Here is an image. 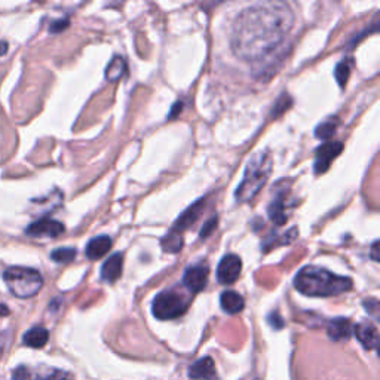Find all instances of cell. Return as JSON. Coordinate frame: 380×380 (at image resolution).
<instances>
[{"label":"cell","instance_id":"34","mask_svg":"<svg viewBox=\"0 0 380 380\" xmlns=\"http://www.w3.org/2000/svg\"><path fill=\"white\" fill-rule=\"evenodd\" d=\"M2 350H4V343H0V354H2Z\"/></svg>","mask_w":380,"mask_h":380},{"label":"cell","instance_id":"3","mask_svg":"<svg viewBox=\"0 0 380 380\" xmlns=\"http://www.w3.org/2000/svg\"><path fill=\"white\" fill-rule=\"evenodd\" d=\"M272 174V157L266 152L252 155L247 164L244 180L238 186L235 196L238 202H251Z\"/></svg>","mask_w":380,"mask_h":380},{"label":"cell","instance_id":"22","mask_svg":"<svg viewBox=\"0 0 380 380\" xmlns=\"http://www.w3.org/2000/svg\"><path fill=\"white\" fill-rule=\"evenodd\" d=\"M76 257L74 248H57L51 252V259L57 263H70Z\"/></svg>","mask_w":380,"mask_h":380},{"label":"cell","instance_id":"7","mask_svg":"<svg viewBox=\"0 0 380 380\" xmlns=\"http://www.w3.org/2000/svg\"><path fill=\"white\" fill-rule=\"evenodd\" d=\"M241 271H242L241 259L236 255H228L218 263L217 279L223 285H232L238 278H240Z\"/></svg>","mask_w":380,"mask_h":380},{"label":"cell","instance_id":"31","mask_svg":"<svg viewBox=\"0 0 380 380\" xmlns=\"http://www.w3.org/2000/svg\"><path fill=\"white\" fill-rule=\"evenodd\" d=\"M371 257H373V260L374 262H379V242L376 241L374 244H373V247H371Z\"/></svg>","mask_w":380,"mask_h":380},{"label":"cell","instance_id":"8","mask_svg":"<svg viewBox=\"0 0 380 380\" xmlns=\"http://www.w3.org/2000/svg\"><path fill=\"white\" fill-rule=\"evenodd\" d=\"M208 276H210V269L207 264L203 263L194 264L186 269L183 284L184 287L192 293H199L205 289V285H207Z\"/></svg>","mask_w":380,"mask_h":380},{"label":"cell","instance_id":"32","mask_svg":"<svg viewBox=\"0 0 380 380\" xmlns=\"http://www.w3.org/2000/svg\"><path fill=\"white\" fill-rule=\"evenodd\" d=\"M8 51V42L5 40H0V57L5 55Z\"/></svg>","mask_w":380,"mask_h":380},{"label":"cell","instance_id":"24","mask_svg":"<svg viewBox=\"0 0 380 380\" xmlns=\"http://www.w3.org/2000/svg\"><path fill=\"white\" fill-rule=\"evenodd\" d=\"M50 377H39L30 371L26 366H20L13 370L12 380H48Z\"/></svg>","mask_w":380,"mask_h":380},{"label":"cell","instance_id":"21","mask_svg":"<svg viewBox=\"0 0 380 380\" xmlns=\"http://www.w3.org/2000/svg\"><path fill=\"white\" fill-rule=\"evenodd\" d=\"M351 70H352V62L351 61L345 60V61H342L337 65V67H336V79H337V82H339V85L342 88L346 86L347 79H350V76H351Z\"/></svg>","mask_w":380,"mask_h":380},{"label":"cell","instance_id":"26","mask_svg":"<svg viewBox=\"0 0 380 380\" xmlns=\"http://www.w3.org/2000/svg\"><path fill=\"white\" fill-rule=\"evenodd\" d=\"M69 27V20L67 18H62V20H57L51 24L50 27V31L51 33H60V31L66 30Z\"/></svg>","mask_w":380,"mask_h":380},{"label":"cell","instance_id":"12","mask_svg":"<svg viewBox=\"0 0 380 380\" xmlns=\"http://www.w3.org/2000/svg\"><path fill=\"white\" fill-rule=\"evenodd\" d=\"M287 205H289V198L287 195H285V192L278 194L271 202V205H269V210H267L269 217H271V220L276 226H282L285 221L289 220Z\"/></svg>","mask_w":380,"mask_h":380},{"label":"cell","instance_id":"20","mask_svg":"<svg viewBox=\"0 0 380 380\" xmlns=\"http://www.w3.org/2000/svg\"><path fill=\"white\" fill-rule=\"evenodd\" d=\"M161 244H162L164 251L171 252V255H176V252H179V251L183 248L184 241H183L181 233H179V232H176V230H172V229H171V230L162 238Z\"/></svg>","mask_w":380,"mask_h":380},{"label":"cell","instance_id":"5","mask_svg":"<svg viewBox=\"0 0 380 380\" xmlns=\"http://www.w3.org/2000/svg\"><path fill=\"white\" fill-rule=\"evenodd\" d=\"M189 309V298L177 289L165 290L153 300L152 312L157 320L169 321L180 318Z\"/></svg>","mask_w":380,"mask_h":380},{"label":"cell","instance_id":"16","mask_svg":"<svg viewBox=\"0 0 380 380\" xmlns=\"http://www.w3.org/2000/svg\"><path fill=\"white\" fill-rule=\"evenodd\" d=\"M113 242L108 236H97L91 240L86 245V257L91 260H99L103 259L107 252L112 248Z\"/></svg>","mask_w":380,"mask_h":380},{"label":"cell","instance_id":"10","mask_svg":"<svg viewBox=\"0 0 380 380\" xmlns=\"http://www.w3.org/2000/svg\"><path fill=\"white\" fill-rule=\"evenodd\" d=\"M354 335L367 351H374L379 346V331L371 323H361L354 325Z\"/></svg>","mask_w":380,"mask_h":380},{"label":"cell","instance_id":"33","mask_svg":"<svg viewBox=\"0 0 380 380\" xmlns=\"http://www.w3.org/2000/svg\"><path fill=\"white\" fill-rule=\"evenodd\" d=\"M9 313V308L5 305H0V316H5Z\"/></svg>","mask_w":380,"mask_h":380},{"label":"cell","instance_id":"4","mask_svg":"<svg viewBox=\"0 0 380 380\" xmlns=\"http://www.w3.org/2000/svg\"><path fill=\"white\" fill-rule=\"evenodd\" d=\"M4 279L9 291L18 298H30L36 296L42 285L43 278L33 267L11 266L4 272Z\"/></svg>","mask_w":380,"mask_h":380},{"label":"cell","instance_id":"23","mask_svg":"<svg viewBox=\"0 0 380 380\" xmlns=\"http://www.w3.org/2000/svg\"><path fill=\"white\" fill-rule=\"evenodd\" d=\"M336 128H337V125L335 122H332V121L324 122V123L316 126L315 137L320 138V140H328V138H331L332 135H335Z\"/></svg>","mask_w":380,"mask_h":380},{"label":"cell","instance_id":"35","mask_svg":"<svg viewBox=\"0 0 380 380\" xmlns=\"http://www.w3.org/2000/svg\"><path fill=\"white\" fill-rule=\"evenodd\" d=\"M62 380H67V379H62Z\"/></svg>","mask_w":380,"mask_h":380},{"label":"cell","instance_id":"29","mask_svg":"<svg viewBox=\"0 0 380 380\" xmlns=\"http://www.w3.org/2000/svg\"><path fill=\"white\" fill-rule=\"evenodd\" d=\"M269 323H271V325H274L275 328H282V325H284L282 318H281V316L276 312L269 315Z\"/></svg>","mask_w":380,"mask_h":380},{"label":"cell","instance_id":"25","mask_svg":"<svg viewBox=\"0 0 380 380\" xmlns=\"http://www.w3.org/2000/svg\"><path fill=\"white\" fill-rule=\"evenodd\" d=\"M290 106H291V99L289 97L287 94H282L281 97L278 99V101L275 103V106H274V110H272V116H274V118L279 116V115H281V113H284L285 110H287Z\"/></svg>","mask_w":380,"mask_h":380},{"label":"cell","instance_id":"15","mask_svg":"<svg viewBox=\"0 0 380 380\" xmlns=\"http://www.w3.org/2000/svg\"><path fill=\"white\" fill-rule=\"evenodd\" d=\"M122 267H123V256L121 252H116V255L110 256L101 266V278L107 282H115L122 275Z\"/></svg>","mask_w":380,"mask_h":380},{"label":"cell","instance_id":"14","mask_svg":"<svg viewBox=\"0 0 380 380\" xmlns=\"http://www.w3.org/2000/svg\"><path fill=\"white\" fill-rule=\"evenodd\" d=\"M202 208H203V201H198L196 203H194L192 207L187 208L179 217V220L176 221V225H174L172 230H176L179 233H183L186 229H189L190 226H194L196 223V221H198L201 213H202Z\"/></svg>","mask_w":380,"mask_h":380},{"label":"cell","instance_id":"18","mask_svg":"<svg viewBox=\"0 0 380 380\" xmlns=\"http://www.w3.org/2000/svg\"><path fill=\"white\" fill-rule=\"evenodd\" d=\"M48 340H50V331L39 325L30 328L23 337L24 345L28 347H33V350H40V347H43L48 343Z\"/></svg>","mask_w":380,"mask_h":380},{"label":"cell","instance_id":"30","mask_svg":"<svg viewBox=\"0 0 380 380\" xmlns=\"http://www.w3.org/2000/svg\"><path fill=\"white\" fill-rule=\"evenodd\" d=\"M183 110V103L179 101L172 106V110H171V113H169V119H174L177 115H180V112Z\"/></svg>","mask_w":380,"mask_h":380},{"label":"cell","instance_id":"19","mask_svg":"<svg viewBox=\"0 0 380 380\" xmlns=\"http://www.w3.org/2000/svg\"><path fill=\"white\" fill-rule=\"evenodd\" d=\"M126 72V62L122 57H113V60L108 62L106 69V79L108 82H116L125 74Z\"/></svg>","mask_w":380,"mask_h":380},{"label":"cell","instance_id":"2","mask_svg":"<svg viewBox=\"0 0 380 380\" xmlns=\"http://www.w3.org/2000/svg\"><path fill=\"white\" fill-rule=\"evenodd\" d=\"M294 287L305 296L331 297L352 290V279L318 266H306L296 275Z\"/></svg>","mask_w":380,"mask_h":380},{"label":"cell","instance_id":"9","mask_svg":"<svg viewBox=\"0 0 380 380\" xmlns=\"http://www.w3.org/2000/svg\"><path fill=\"white\" fill-rule=\"evenodd\" d=\"M26 233L33 238H58L65 233V225L54 218H40L35 223H31L26 229Z\"/></svg>","mask_w":380,"mask_h":380},{"label":"cell","instance_id":"27","mask_svg":"<svg viewBox=\"0 0 380 380\" xmlns=\"http://www.w3.org/2000/svg\"><path fill=\"white\" fill-rule=\"evenodd\" d=\"M364 308H366L367 312L373 313L374 316H377V308H379V302L376 298H369L364 302Z\"/></svg>","mask_w":380,"mask_h":380},{"label":"cell","instance_id":"1","mask_svg":"<svg viewBox=\"0 0 380 380\" xmlns=\"http://www.w3.org/2000/svg\"><path fill=\"white\" fill-rule=\"evenodd\" d=\"M293 21L291 9L284 4H262L245 9L233 27L235 54L247 61L262 60L284 42Z\"/></svg>","mask_w":380,"mask_h":380},{"label":"cell","instance_id":"13","mask_svg":"<svg viewBox=\"0 0 380 380\" xmlns=\"http://www.w3.org/2000/svg\"><path fill=\"white\" fill-rule=\"evenodd\" d=\"M354 332V325L350 320L346 318H336L328 323L327 327V335L331 340L335 342H342V340H347Z\"/></svg>","mask_w":380,"mask_h":380},{"label":"cell","instance_id":"11","mask_svg":"<svg viewBox=\"0 0 380 380\" xmlns=\"http://www.w3.org/2000/svg\"><path fill=\"white\" fill-rule=\"evenodd\" d=\"M189 377L192 380H214L216 366L211 357H203L194 362L189 369Z\"/></svg>","mask_w":380,"mask_h":380},{"label":"cell","instance_id":"28","mask_svg":"<svg viewBox=\"0 0 380 380\" xmlns=\"http://www.w3.org/2000/svg\"><path fill=\"white\" fill-rule=\"evenodd\" d=\"M216 225H217V218H211L210 221H207V223H205L203 230L201 232V236H202V238L208 236V235L216 229Z\"/></svg>","mask_w":380,"mask_h":380},{"label":"cell","instance_id":"17","mask_svg":"<svg viewBox=\"0 0 380 380\" xmlns=\"http://www.w3.org/2000/svg\"><path fill=\"white\" fill-rule=\"evenodd\" d=\"M220 305H221V308H223V311L228 312L229 315H236L244 309L245 302H244V298L241 294H238L233 290H228L225 293H221Z\"/></svg>","mask_w":380,"mask_h":380},{"label":"cell","instance_id":"6","mask_svg":"<svg viewBox=\"0 0 380 380\" xmlns=\"http://www.w3.org/2000/svg\"><path fill=\"white\" fill-rule=\"evenodd\" d=\"M342 150L343 145L340 141H328L316 149V157L313 164L315 174H324L330 168L331 162L342 153Z\"/></svg>","mask_w":380,"mask_h":380}]
</instances>
